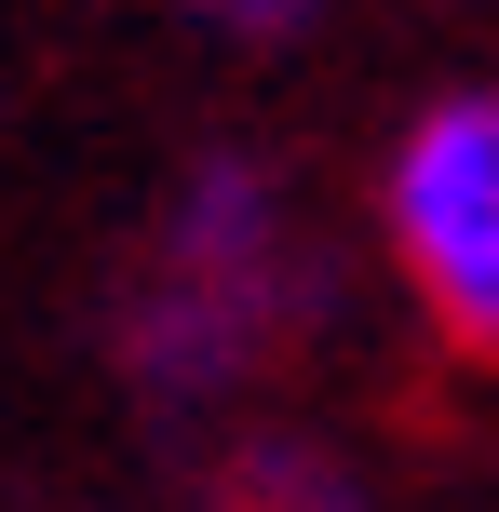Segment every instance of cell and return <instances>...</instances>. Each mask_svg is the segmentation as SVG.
<instances>
[{
	"label": "cell",
	"mask_w": 499,
	"mask_h": 512,
	"mask_svg": "<svg viewBox=\"0 0 499 512\" xmlns=\"http://www.w3.org/2000/svg\"><path fill=\"white\" fill-rule=\"evenodd\" d=\"M392 243L419 297L473 351H499V95H446L392 162Z\"/></svg>",
	"instance_id": "6da1fadb"
},
{
	"label": "cell",
	"mask_w": 499,
	"mask_h": 512,
	"mask_svg": "<svg viewBox=\"0 0 499 512\" xmlns=\"http://www.w3.org/2000/svg\"><path fill=\"white\" fill-rule=\"evenodd\" d=\"M203 14H230V27H284V14H311V0H203Z\"/></svg>",
	"instance_id": "7a4b0ae2"
}]
</instances>
